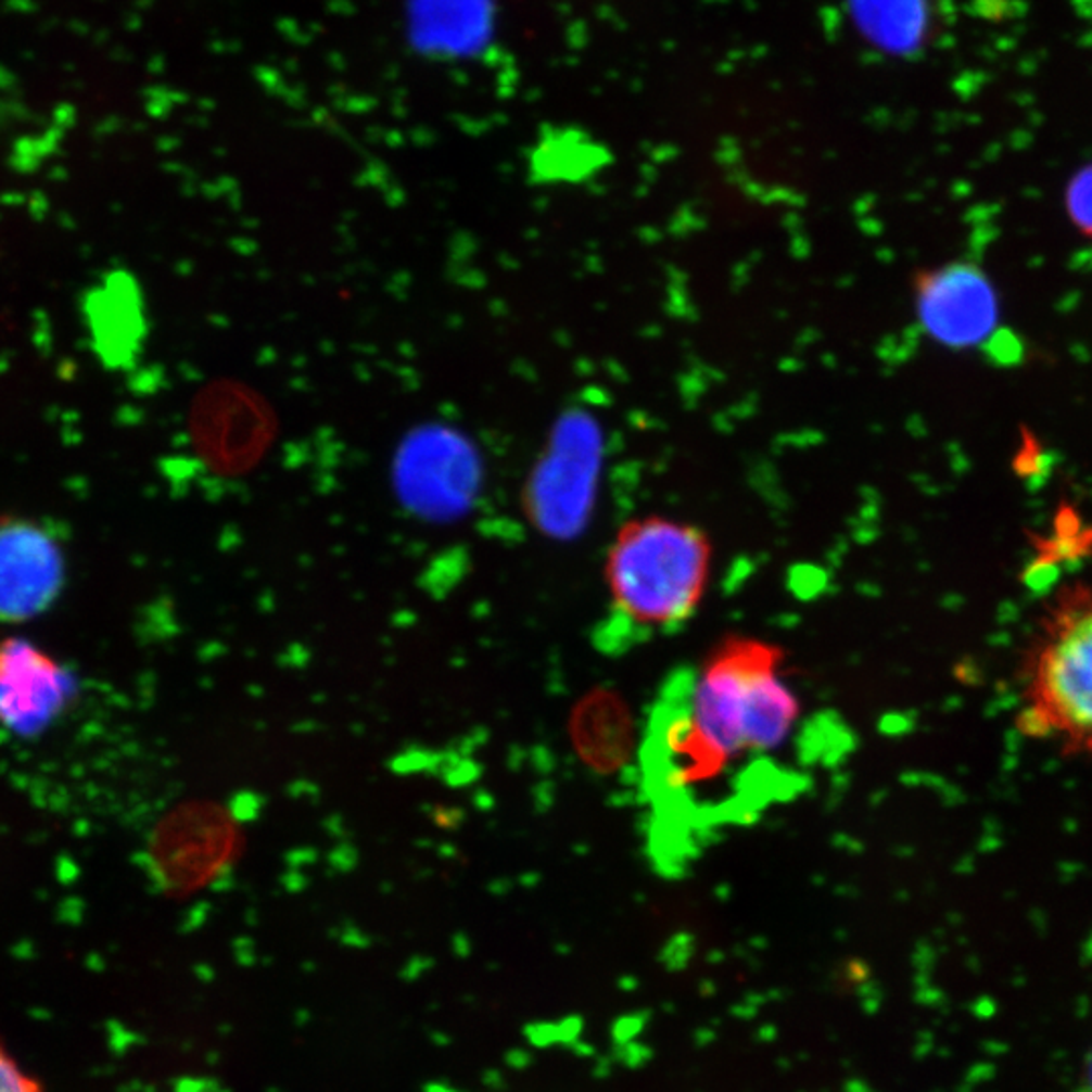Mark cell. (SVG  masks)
<instances>
[{
	"label": "cell",
	"instance_id": "4",
	"mask_svg": "<svg viewBox=\"0 0 1092 1092\" xmlns=\"http://www.w3.org/2000/svg\"><path fill=\"white\" fill-rule=\"evenodd\" d=\"M391 484L405 512L429 524H454L475 508L484 461L472 437L445 421L403 433L391 459Z\"/></svg>",
	"mask_w": 1092,
	"mask_h": 1092
},
{
	"label": "cell",
	"instance_id": "5",
	"mask_svg": "<svg viewBox=\"0 0 1092 1092\" xmlns=\"http://www.w3.org/2000/svg\"><path fill=\"white\" fill-rule=\"evenodd\" d=\"M63 581L58 536L29 518H0V621L39 618L60 597Z\"/></svg>",
	"mask_w": 1092,
	"mask_h": 1092
},
{
	"label": "cell",
	"instance_id": "7",
	"mask_svg": "<svg viewBox=\"0 0 1092 1092\" xmlns=\"http://www.w3.org/2000/svg\"><path fill=\"white\" fill-rule=\"evenodd\" d=\"M915 297L916 314L925 330L951 348L979 344L988 339L998 320L991 283L977 267L967 264L918 274Z\"/></svg>",
	"mask_w": 1092,
	"mask_h": 1092
},
{
	"label": "cell",
	"instance_id": "10",
	"mask_svg": "<svg viewBox=\"0 0 1092 1092\" xmlns=\"http://www.w3.org/2000/svg\"><path fill=\"white\" fill-rule=\"evenodd\" d=\"M1019 351L1021 348H1019L1018 342L1012 339V337L1000 334V337H993L991 342H989V353L993 355V358H1000V360H1005V363L1014 360L1019 355Z\"/></svg>",
	"mask_w": 1092,
	"mask_h": 1092
},
{
	"label": "cell",
	"instance_id": "9",
	"mask_svg": "<svg viewBox=\"0 0 1092 1092\" xmlns=\"http://www.w3.org/2000/svg\"><path fill=\"white\" fill-rule=\"evenodd\" d=\"M1070 208L1082 227L1092 229V168L1084 170L1070 189Z\"/></svg>",
	"mask_w": 1092,
	"mask_h": 1092
},
{
	"label": "cell",
	"instance_id": "1",
	"mask_svg": "<svg viewBox=\"0 0 1092 1092\" xmlns=\"http://www.w3.org/2000/svg\"><path fill=\"white\" fill-rule=\"evenodd\" d=\"M799 716L783 651L754 637L723 639L664 726V782L680 791L719 782L738 761L782 749Z\"/></svg>",
	"mask_w": 1092,
	"mask_h": 1092
},
{
	"label": "cell",
	"instance_id": "8",
	"mask_svg": "<svg viewBox=\"0 0 1092 1092\" xmlns=\"http://www.w3.org/2000/svg\"><path fill=\"white\" fill-rule=\"evenodd\" d=\"M0 1092H43L41 1084L29 1077L15 1058L0 1044Z\"/></svg>",
	"mask_w": 1092,
	"mask_h": 1092
},
{
	"label": "cell",
	"instance_id": "11",
	"mask_svg": "<svg viewBox=\"0 0 1092 1092\" xmlns=\"http://www.w3.org/2000/svg\"><path fill=\"white\" fill-rule=\"evenodd\" d=\"M1089 1080H1091V1092H1092V1063H1091V1075H1089Z\"/></svg>",
	"mask_w": 1092,
	"mask_h": 1092
},
{
	"label": "cell",
	"instance_id": "3",
	"mask_svg": "<svg viewBox=\"0 0 1092 1092\" xmlns=\"http://www.w3.org/2000/svg\"><path fill=\"white\" fill-rule=\"evenodd\" d=\"M710 567L712 543L700 526L662 515L627 520L607 550L611 606L637 627H676L702 604Z\"/></svg>",
	"mask_w": 1092,
	"mask_h": 1092
},
{
	"label": "cell",
	"instance_id": "6",
	"mask_svg": "<svg viewBox=\"0 0 1092 1092\" xmlns=\"http://www.w3.org/2000/svg\"><path fill=\"white\" fill-rule=\"evenodd\" d=\"M72 674L23 637L0 639V724L16 737H35L74 700Z\"/></svg>",
	"mask_w": 1092,
	"mask_h": 1092
},
{
	"label": "cell",
	"instance_id": "2",
	"mask_svg": "<svg viewBox=\"0 0 1092 1092\" xmlns=\"http://www.w3.org/2000/svg\"><path fill=\"white\" fill-rule=\"evenodd\" d=\"M1026 737L1092 759V585L1056 593L1033 627L1019 670Z\"/></svg>",
	"mask_w": 1092,
	"mask_h": 1092
}]
</instances>
